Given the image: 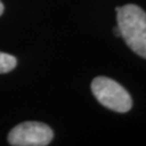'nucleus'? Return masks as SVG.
Returning a JSON list of instances; mask_svg holds the SVG:
<instances>
[{
  "label": "nucleus",
  "mask_w": 146,
  "mask_h": 146,
  "mask_svg": "<svg viewBox=\"0 0 146 146\" xmlns=\"http://www.w3.org/2000/svg\"><path fill=\"white\" fill-rule=\"evenodd\" d=\"M113 34H115L116 36H121V31H119V28H118V26H116L115 28H113Z\"/></svg>",
  "instance_id": "obj_5"
},
{
  "label": "nucleus",
  "mask_w": 146,
  "mask_h": 146,
  "mask_svg": "<svg viewBox=\"0 0 146 146\" xmlns=\"http://www.w3.org/2000/svg\"><path fill=\"white\" fill-rule=\"evenodd\" d=\"M3 12H4V4L1 3V0H0V16L3 15Z\"/></svg>",
  "instance_id": "obj_6"
},
{
  "label": "nucleus",
  "mask_w": 146,
  "mask_h": 146,
  "mask_svg": "<svg viewBox=\"0 0 146 146\" xmlns=\"http://www.w3.org/2000/svg\"><path fill=\"white\" fill-rule=\"evenodd\" d=\"M54 139V131L42 122H23L13 127L7 136L12 146H46Z\"/></svg>",
  "instance_id": "obj_3"
},
{
  "label": "nucleus",
  "mask_w": 146,
  "mask_h": 146,
  "mask_svg": "<svg viewBox=\"0 0 146 146\" xmlns=\"http://www.w3.org/2000/svg\"><path fill=\"white\" fill-rule=\"evenodd\" d=\"M17 66V58L10 54L0 51V74L1 73H7L15 70Z\"/></svg>",
  "instance_id": "obj_4"
},
{
  "label": "nucleus",
  "mask_w": 146,
  "mask_h": 146,
  "mask_svg": "<svg viewBox=\"0 0 146 146\" xmlns=\"http://www.w3.org/2000/svg\"><path fill=\"white\" fill-rule=\"evenodd\" d=\"M121 36L140 57L146 58V12L135 4L116 7Z\"/></svg>",
  "instance_id": "obj_1"
},
{
  "label": "nucleus",
  "mask_w": 146,
  "mask_h": 146,
  "mask_svg": "<svg viewBox=\"0 0 146 146\" xmlns=\"http://www.w3.org/2000/svg\"><path fill=\"white\" fill-rule=\"evenodd\" d=\"M91 91L98 101L106 108L118 113H125L133 107V100L125 88L107 77L100 76L91 82Z\"/></svg>",
  "instance_id": "obj_2"
}]
</instances>
